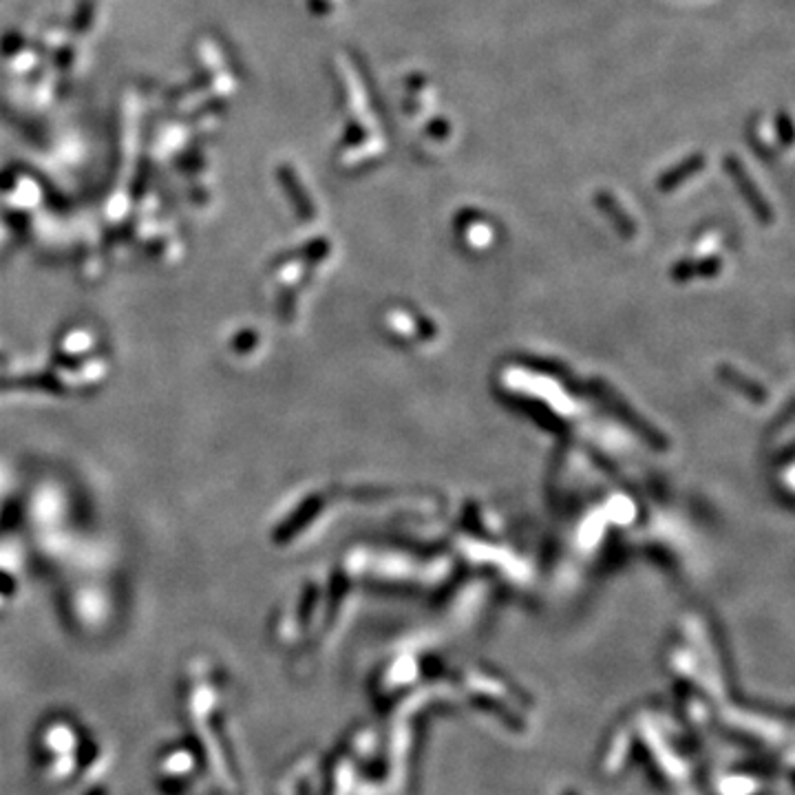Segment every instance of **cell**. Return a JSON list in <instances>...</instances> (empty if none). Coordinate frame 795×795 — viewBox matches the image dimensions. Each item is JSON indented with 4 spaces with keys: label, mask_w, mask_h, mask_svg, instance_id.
<instances>
[{
    "label": "cell",
    "mask_w": 795,
    "mask_h": 795,
    "mask_svg": "<svg viewBox=\"0 0 795 795\" xmlns=\"http://www.w3.org/2000/svg\"><path fill=\"white\" fill-rule=\"evenodd\" d=\"M314 513H316V499H310V502L305 504V508L298 511V515H294L288 524L281 526L279 533H276V542H288L294 533H298V530L314 517Z\"/></svg>",
    "instance_id": "1"
},
{
    "label": "cell",
    "mask_w": 795,
    "mask_h": 795,
    "mask_svg": "<svg viewBox=\"0 0 795 795\" xmlns=\"http://www.w3.org/2000/svg\"><path fill=\"white\" fill-rule=\"evenodd\" d=\"M0 588H3L4 592H12L13 590V583H12V579L9 577H4V575H0Z\"/></svg>",
    "instance_id": "2"
}]
</instances>
